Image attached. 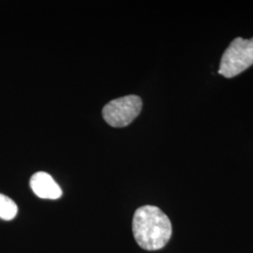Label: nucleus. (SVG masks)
Here are the masks:
<instances>
[{"label": "nucleus", "instance_id": "4", "mask_svg": "<svg viewBox=\"0 0 253 253\" xmlns=\"http://www.w3.org/2000/svg\"><path fill=\"white\" fill-rule=\"evenodd\" d=\"M30 187L37 196L42 199H58L62 195L60 187L47 172L34 173L30 179Z\"/></svg>", "mask_w": 253, "mask_h": 253}, {"label": "nucleus", "instance_id": "1", "mask_svg": "<svg viewBox=\"0 0 253 253\" xmlns=\"http://www.w3.org/2000/svg\"><path fill=\"white\" fill-rule=\"evenodd\" d=\"M132 232L137 244L145 251H159L172 236V224L163 211L154 206H144L135 211Z\"/></svg>", "mask_w": 253, "mask_h": 253}, {"label": "nucleus", "instance_id": "3", "mask_svg": "<svg viewBox=\"0 0 253 253\" xmlns=\"http://www.w3.org/2000/svg\"><path fill=\"white\" fill-rule=\"evenodd\" d=\"M143 107L142 99L136 95H128L111 100L102 109V116L110 126L123 127L129 125Z\"/></svg>", "mask_w": 253, "mask_h": 253}, {"label": "nucleus", "instance_id": "2", "mask_svg": "<svg viewBox=\"0 0 253 253\" xmlns=\"http://www.w3.org/2000/svg\"><path fill=\"white\" fill-rule=\"evenodd\" d=\"M253 65V38H236L222 54L218 73L233 78Z\"/></svg>", "mask_w": 253, "mask_h": 253}, {"label": "nucleus", "instance_id": "5", "mask_svg": "<svg viewBox=\"0 0 253 253\" xmlns=\"http://www.w3.org/2000/svg\"><path fill=\"white\" fill-rule=\"evenodd\" d=\"M18 208L16 204L6 195L0 193V218L11 220L16 217Z\"/></svg>", "mask_w": 253, "mask_h": 253}]
</instances>
